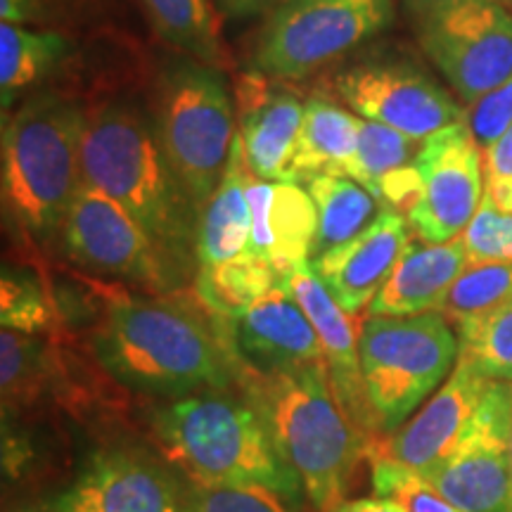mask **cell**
Listing matches in <instances>:
<instances>
[{"mask_svg":"<svg viewBox=\"0 0 512 512\" xmlns=\"http://www.w3.org/2000/svg\"><path fill=\"white\" fill-rule=\"evenodd\" d=\"M510 512H512V420H510Z\"/></svg>","mask_w":512,"mask_h":512,"instance_id":"obj_41","label":"cell"},{"mask_svg":"<svg viewBox=\"0 0 512 512\" xmlns=\"http://www.w3.org/2000/svg\"><path fill=\"white\" fill-rule=\"evenodd\" d=\"M247 162L238 133L226 176L197 216L195 259L200 266H214L249 252L252 214L247 202Z\"/></svg>","mask_w":512,"mask_h":512,"instance_id":"obj_22","label":"cell"},{"mask_svg":"<svg viewBox=\"0 0 512 512\" xmlns=\"http://www.w3.org/2000/svg\"><path fill=\"white\" fill-rule=\"evenodd\" d=\"M335 512H403V508L392 498L370 496V498H354V501H342Z\"/></svg>","mask_w":512,"mask_h":512,"instance_id":"obj_38","label":"cell"},{"mask_svg":"<svg viewBox=\"0 0 512 512\" xmlns=\"http://www.w3.org/2000/svg\"><path fill=\"white\" fill-rule=\"evenodd\" d=\"M361 117L323 98L304 105V121L294 145L287 181L306 183L318 174H342L358 147Z\"/></svg>","mask_w":512,"mask_h":512,"instance_id":"obj_23","label":"cell"},{"mask_svg":"<svg viewBox=\"0 0 512 512\" xmlns=\"http://www.w3.org/2000/svg\"><path fill=\"white\" fill-rule=\"evenodd\" d=\"M512 302V261H467L465 271L441 302L448 323L484 316Z\"/></svg>","mask_w":512,"mask_h":512,"instance_id":"obj_29","label":"cell"},{"mask_svg":"<svg viewBox=\"0 0 512 512\" xmlns=\"http://www.w3.org/2000/svg\"><path fill=\"white\" fill-rule=\"evenodd\" d=\"M489 382L491 380H486L472 368L470 361L458 356L453 373L441 384L439 392L422 406V411L394 434H389L387 441L375 439L368 448L427 477L434 467H439L451 456L465 427L470 425Z\"/></svg>","mask_w":512,"mask_h":512,"instance_id":"obj_16","label":"cell"},{"mask_svg":"<svg viewBox=\"0 0 512 512\" xmlns=\"http://www.w3.org/2000/svg\"><path fill=\"white\" fill-rule=\"evenodd\" d=\"M271 76L242 74L238 83L240 140L247 169L264 181H287L294 145L304 121V105L292 91L273 86Z\"/></svg>","mask_w":512,"mask_h":512,"instance_id":"obj_19","label":"cell"},{"mask_svg":"<svg viewBox=\"0 0 512 512\" xmlns=\"http://www.w3.org/2000/svg\"><path fill=\"white\" fill-rule=\"evenodd\" d=\"M147 434L190 484H266L297 498L302 482L275 448L247 394L209 389L166 401L147 415Z\"/></svg>","mask_w":512,"mask_h":512,"instance_id":"obj_4","label":"cell"},{"mask_svg":"<svg viewBox=\"0 0 512 512\" xmlns=\"http://www.w3.org/2000/svg\"><path fill=\"white\" fill-rule=\"evenodd\" d=\"M0 318L3 328L24 335H64V325L57 306L50 299L48 287L24 268L5 266L0 280Z\"/></svg>","mask_w":512,"mask_h":512,"instance_id":"obj_30","label":"cell"},{"mask_svg":"<svg viewBox=\"0 0 512 512\" xmlns=\"http://www.w3.org/2000/svg\"><path fill=\"white\" fill-rule=\"evenodd\" d=\"M46 512H190L188 491L157 460L128 448H107Z\"/></svg>","mask_w":512,"mask_h":512,"instance_id":"obj_14","label":"cell"},{"mask_svg":"<svg viewBox=\"0 0 512 512\" xmlns=\"http://www.w3.org/2000/svg\"><path fill=\"white\" fill-rule=\"evenodd\" d=\"M155 126L178 181L200 211L226 176L240 133L221 69L192 57L171 62L157 79Z\"/></svg>","mask_w":512,"mask_h":512,"instance_id":"obj_7","label":"cell"},{"mask_svg":"<svg viewBox=\"0 0 512 512\" xmlns=\"http://www.w3.org/2000/svg\"><path fill=\"white\" fill-rule=\"evenodd\" d=\"M467 261L470 256L463 235L441 245L411 242L370 304V316H420L439 311Z\"/></svg>","mask_w":512,"mask_h":512,"instance_id":"obj_21","label":"cell"},{"mask_svg":"<svg viewBox=\"0 0 512 512\" xmlns=\"http://www.w3.org/2000/svg\"><path fill=\"white\" fill-rule=\"evenodd\" d=\"M335 91L361 119L392 126L418 143L467 121L463 107L411 64H356L337 76Z\"/></svg>","mask_w":512,"mask_h":512,"instance_id":"obj_13","label":"cell"},{"mask_svg":"<svg viewBox=\"0 0 512 512\" xmlns=\"http://www.w3.org/2000/svg\"><path fill=\"white\" fill-rule=\"evenodd\" d=\"M458 356L460 339L441 311L370 316L358 332V358L375 437L406 425L453 373Z\"/></svg>","mask_w":512,"mask_h":512,"instance_id":"obj_6","label":"cell"},{"mask_svg":"<svg viewBox=\"0 0 512 512\" xmlns=\"http://www.w3.org/2000/svg\"><path fill=\"white\" fill-rule=\"evenodd\" d=\"M418 152V140L403 136L392 126L361 119L356 155L349 159L339 176L354 178L356 183H361L363 188H368L375 195L384 178L401 169H408L418 157Z\"/></svg>","mask_w":512,"mask_h":512,"instance_id":"obj_28","label":"cell"},{"mask_svg":"<svg viewBox=\"0 0 512 512\" xmlns=\"http://www.w3.org/2000/svg\"><path fill=\"white\" fill-rule=\"evenodd\" d=\"M448 3H460V0H413L415 10H422V8H437V5H448Z\"/></svg>","mask_w":512,"mask_h":512,"instance_id":"obj_40","label":"cell"},{"mask_svg":"<svg viewBox=\"0 0 512 512\" xmlns=\"http://www.w3.org/2000/svg\"><path fill=\"white\" fill-rule=\"evenodd\" d=\"M392 0H278L252 64L275 81L306 79L392 24Z\"/></svg>","mask_w":512,"mask_h":512,"instance_id":"obj_8","label":"cell"},{"mask_svg":"<svg viewBox=\"0 0 512 512\" xmlns=\"http://www.w3.org/2000/svg\"><path fill=\"white\" fill-rule=\"evenodd\" d=\"M81 176L83 183L117 200L188 271L200 211L166 157L155 119L131 102L93 107L83 126Z\"/></svg>","mask_w":512,"mask_h":512,"instance_id":"obj_2","label":"cell"},{"mask_svg":"<svg viewBox=\"0 0 512 512\" xmlns=\"http://www.w3.org/2000/svg\"><path fill=\"white\" fill-rule=\"evenodd\" d=\"M228 339L233 363L256 370H287L323 361L311 320L283 287H275L242 316L228 320Z\"/></svg>","mask_w":512,"mask_h":512,"instance_id":"obj_18","label":"cell"},{"mask_svg":"<svg viewBox=\"0 0 512 512\" xmlns=\"http://www.w3.org/2000/svg\"><path fill=\"white\" fill-rule=\"evenodd\" d=\"M60 240L76 266L102 278L124 280L152 294H169L183 283L185 268L117 200L88 183L76 192Z\"/></svg>","mask_w":512,"mask_h":512,"instance_id":"obj_9","label":"cell"},{"mask_svg":"<svg viewBox=\"0 0 512 512\" xmlns=\"http://www.w3.org/2000/svg\"><path fill=\"white\" fill-rule=\"evenodd\" d=\"M69 53V43L55 31L22 24H0V102L8 112L17 95L48 79Z\"/></svg>","mask_w":512,"mask_h":512,"instance_id":"obj_26","label":"cell"},{"mask_svg":"<svg viewBox=\"0 0 512 512\" xmlns=\"http://www.w3.org/2000/svg\"><path fill=\"white\" fill-rule=\"evenodd\" d=\"M278 0H219L221 10L230 17H252L273 10Z\"/></svg>","mask_w":512,"mask_h":512,"instance_id":"obj_39","label":"cell"},{"mask_svg":"<svg viewBox=\"0 0 512 512\" xmlns=\"http://www.w3.org/2000/svg\"><path fill=\"white\" fill-rule=\"evenodd\" d=\"M460 356L491 382H512V302L456 325Z\"/></svg>","mask_w":512,"mask_h":512,"instance_id":"obj_31","label":"cell"},{"mask_svg":"<svg viewBox=\"0 0 512 512\" xmlns=\"http://www.w3.org/2000/svg\"><path fill=\"white\" fill-rule=\"evenodd\" d=\"M152 29L183 57L221 67L226 62L211 0H140Z\"/></svg>","mask_w":512,"mask_h":512,"instance_id":"obj_27","label":"cell"},{"mask_svg":"<svg viewBox=\"0 0 512 512\" xmlns=\"http://www.w3.org/2000/svg\"><path fill=\"white\" fill-rule=\"evenodd\" d=\"M415 169L420 195L406 219L418 238L441 245L463 235L484 200V155L467 121L427 138Z\"/></svg>","mask_w":512,"mask_h":512,"instance_id":"obj_12","label":"cell"},{"mask_svg":"<svg viewBox=\"0 0 512 512\" xmlns=\"http://www.w3.org/2000/svg\"><path fill=\"white\" fill-rule=\"evenodd\" d=\"M190 512H294V498L266 484H190Z\"/></svg>","mask_w":512,"mask_h":512,"instance_id":"obj_33","label":"cell"},{"mask_svg":"<svg viewBox=\"0 0 512 512\" xmlns=\"http://www.w3.org/2000/svg\"><path fill=\"white\" fill-rule=\"evenodd\" d=\"M418 15L422 48L467 105L512 74V12L498 0H460Z\"/></svg>","mask_w":512,"mask_h":512,"instance_id":"obj_10","label":"cell"},{"mask_svg":"<svg viewBox=\"0 0 512 512\" xmlns=\"http://www.w3.org/2000/svg\"><path fill=\"white\" fill-rule=\"evenodd\" d=\"M38 15V0H0V19L8 24H29Z\"/></svg>","mask_w":512,"mask_h":512,"instance_id":"obj_37","label":"cell"},{"mask_svg":"<svg viewBox=\"0 0 512 512\" xmlns=\"http://www.w3.org/2000/svg\"><path fill=\"white\" fill-rule=\"evenodd\" d=\"M408 226L401 211L382 209L361 235L311 261L313 271L349 316H358L375 302L403 249L411 245Z\"/></svg>","mask_w":512,"mask_h":512,"instance_id":"obj_17","label":"cell"},{"mask_svg":"<svg viewBox=\"0 0 512 512\" xmlns=\"http://www.w3.org/2000/svg\"><path fill=\"white\" fill-rule=\"evenodd\" d=\"M280 287L290 294L294 304L304 311V316L311 320L313 330H316L320 347H323V361L328 368L332 392H335L339 406L368 439L375 437L366 392H363L354 320L332 297L320 275L313 271L311 261H304V264L285 271L280 278Z\"/></svg>","mask_w":512,"mask_h":512,"instance_id":"obj_15","label":"cell"},{"mask_svg":"<svg viewBox=\"0 0 512 512\" xmlns=\"http://www.w3.org/2000/svg\"><path fill=\"white\" fill-rule=\"evenodd\" d=\"M484 178L512 181V124L484 150Z\"/></svg>","mask_w":512,"mask_h":512,"instance_id":"obj_36","label":"cell"},{"mask_svg":"<svg viewBox=\"0 0 512 512\" xmlns=\"http://www.w3.org/2000/svg\"><path fill=\"white\" fill-rule=\"evenodd\" d=\"M304 188L309 190L318 211L311 261L354 240L380 216L382 204L377 202V197L349 176L318 174L309 178Z\"/></svg>","mask_w":512,"mask_h":512,"instance_id":"obj_24","label":"cell"},{"mask_svg":"<svg viewBox=\"0 0 512 512\" xmlns=\"http://www.w3.org/2000/svg\"><path fill=\"white\" fill-rule=\"evenodd\" d=\"M91 356L124 389L162 401L235 382L228 320L204 309L197 294H112Z\"/></svg>","mask_w":512,"mask_h":512,"instance_id":"obj_1","label":"cell"},{"mask_svg":"<svg viewBox=\"0 0 512 512\" xmlns=\"http://www.w3.org/2000/svg\"><path fill=\"white\" fill-rule=\"evenodd\" d=\"M368 451L373 458L375 496L392 498L401 505L403 512H460L411 467L396 463L394 458L373 451V448H368Z\"/></svg>","mask_w":512,"mask_h":512,"instance_id":"obj_32","label":"cell"},{"mask_svg":"<svg viewBox=\"0 0 512 512\" xmlns=\"http://www.w3.org/2000/svg\"><path fill=\"white\" fill-rule=\"evenodd\" d=\"M512 124V74L505 79L496 91L484 95L482 100L470 105L467 112V126H470L472 136H475L477 145L482 152L494 140H498L505 133V128Z\"/></svg>","mask_w":512,"mask_h":512,"instance_id":"obj_35","label":"cell"},{"mask_svg":"<svg viewBox=\"0 0 512 512\" xmlns=\"http://www.w3.org/2000/svg\"><path fill=\"white\" fill-rule=\"evenodd\" d=\"M235 380L264 415L275 448L318 512H335L370 441L339 406L323 361L256 370L235 361Z\"/></svg>","mask_w":512,"mask_h":512,"instance_id":"obj_3","label":"cell"},{"mask_svg":"<svg viewBox=\"0 0 512 512\" xmlns=\"http://www.w3.org/2000/svg\"><path fill=\"white\" fill-rule=\"evenodd\" d=\"M247 202L252 214L249 254L264 256L280 273L311 261L318 211L302 183L264 181L249 171Z\"/></svg>","mask_w":512,"mask_h":512,"instance_id":"obj_20","label":"cell"},{"mask_svg":"<svg viewBox=\"0 0 512 512\" xmlns=\"http://www.w3.org/2000/svg\"><path fill=\"white\" fill-rule=\"evenodd\" d=\"M510 420L512 382H489L451 456L425 477L460 512H510Z\"/></svg>","mask_w":512,"mask_h":512,"instance_id":"obj_11","label":"cell"},{"mask_svg":"<svg viewBox=\"0 0 512 512\" xmlns=\"http://www.w3.org/2000/svg\"><path fill=\"white\" fill-rule=\"evenodd\" d=\"M280 278L283 273L271 261L247 252L223 264L200 266L195 294L216 318L235 320L261 297L280 287Z\"/></svg>","mask_w":512,"mask_h":512,"instance_id":"obj_25","label":"cell"},{"mask_svg":"<svg viewBox=\"0 0 512 512\" xmlns=\"http://www.w3.org/2000/svg\"><path fill=\"white\" fill-rule=\"evenodd\" d=\"M86 112L74 100L43 93L3 124L0 183L12 226L38 247L60 238L79 192Z\"/></svg>","mask_w":512,"mask_h":512,"instance_id":"obj_5","label":"cell"},{"mask_svg":"<svg viewBox=\"0 0 512 512\" xmlns=\"http://www.w3.org/2000/svg\"><path fill=\"white\" fill-rule=\"evenodd\" d=\"M472 261H512V214L498 209L484 192L475 219L463 230Z\"/></svg>","mask_w":512,"mask_h":512,"instance_id":"obj_34","label":"cell"}]
</instances>
